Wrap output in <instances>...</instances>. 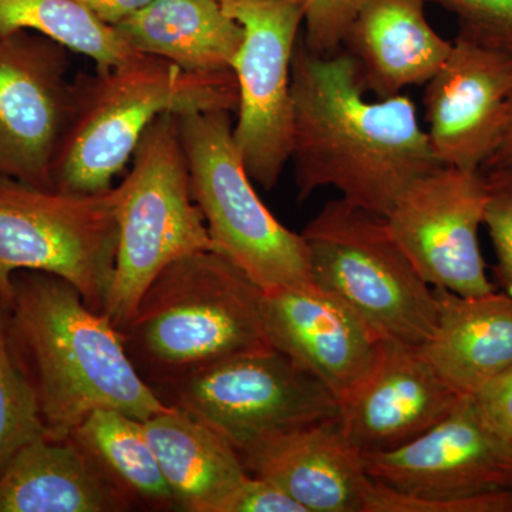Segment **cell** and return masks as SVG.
Returning a JSON list of instances; mask_svg holds the SVG:
<instances>
[{"instance_id": "ba28073f", "label": "cell", "mask_w": 512, "mask_h": 512, "mask_svg": "<svg viewBox=\"0 0 512 512\" xmlns=\"http://www.w3.org/2000/svg\"><path fill=\"white\" fill-rule=\"evenodd\" d=\"M114 187L74 194L0 175V296L6 306L19 271L57 275L104 313L116 268Z\"/></svg>"}, {"instance_id": "f1b7e54d", "label": "cell", "mask_w": 512, "mask_h": 512, "mask_svg": "<svg viewBox=\"0 0 512 512\" xmlns=\"http://www.w3.org/2000/svg\"><path fill=\"white\" fill-rule=\"evenodd\" d=\"M366 512H512V490L454 500H421L373 480Z\"/></svg>"}, {"instance_id": "8fae6325", "label": "cell", "mask_w": 512, "mask_h": 512, "mask_svg": "<svg viewBox=\"0 0 512 512\" xmlns=\"http://www.w3.org/2000/svg\"><path fill=\"white\" fill-rule=\"evenodd\" d=\"M487 185L481 171L437 168L404 190L386 220L414 269L434 289L495 291L480 248Z\"/></svg>"}, {"instance_id": "2e32d148", "label": "cell", "mask_w": 512, "mask_h": 512, "mask_svg": "<svg viewBox=\"0 0 512 512\" xmlns=\"http://www.w3.org/2000/svg\"><path fill=\"white\" fill-rule=\"evenodd\" d=\"M460 394L419 346L384 339L375 365L339 404V424L357 450L386 453L416 440L456 409Z\"/></svg>"}, {"instance_id": "f546056e", "label": "cell", "mask_w": 512, "mask_h": 512, "mask_svg": "<svg viewBox=\"0 0 512 512\" xmlns=\"http://www.w3.org/2000/svg\"><path fill=\"white\" fill-rule=\"evenodd\" d=\"M222 512H306L278 484L249 474L231 495Z\"/></svg>"}, {"instance_id": "7402d4cb", "label": "cell", "mask_w": 512, "mask_h": 512, "mask_svg": "<svg viewBox=\"0 0 512 512\" xmlns=\"http://www.w3.org/2000/svg\"><path fill=\"white\" fill-rule=\"evenodd\" d=\"M177 510L222 512L249 476L241 454L227 439L181 410L144 421Z\"/></svg>"}, {"instance_id": "cb8c5ba5", "label": "cell", "mask_w": 512, "mask_h": 512, "mask_svg": "<svg viewBox=\"0 0 512 512\" xmlns=\"http://www.w3.org/2000/svg\"><path fill=\"white\" fill-rule=\"evenodd\" d=\"M29 30L93 60L96 72L140 55L113 25L77 0H0V33Z\"/></svg>"}, {"instance_id": "e0dca14e", "label": "cell", "mask_w": 512, "mask_h": 512, "mask_svg": "<svg viewBox=\"0 0 512 512\" xmlns=\"http://www.w3.org/2000/svg\"><path fill=\"white\" fill-rule=\"evenodd\" d=\"M239 454L251 476L278 484L306 512H366L373 478L338 419L282 431Z\"/></svg>"}, {"instance_id": "484cf974", "label": "cell", "mask_w": 512, "mask_h": 512, "mask_svg": "<svg viewBox=\"0 0 512 512\" xmlns=\"http://www.w3.org/2000/svg\"><path fill=\"white\" fill-rule=\"evenodd\" d=\"M487 185L484 227L490 235L495 258L494 278L512 299V167L481 171Z\"/></svg>"}, {"instance_id": "603a6c76", "label": "cell", "mask_w": 512, "mask_h": 512, "mask_svg": "<svg viewBox=\"0 0 512 512\" xmlns=\"http://www.w3.org/2000/svg\"><path fill=\"white\" fill-rule=\"evenodd\" d=\"M69 437L134 510H177L143 420L120 410H94Z\"/></svg>"}, {"instance_id": "7c38bea8", "label": "cell", "mask_w": 512, "mask_h": 512, "mask_svg": "<svg viewBox=\"0 0 512 512\" xmlns=\"http://www.w3.org/2000/svg\"><path fill=\"white\" fill-rule=\"evenodd\" d=\"M69 50L29 30L0 33V175L43 188L70 111Z\"/></svg>"}, {"instance_id": "83f0119b", "label": "cell", "mask_w": 512, "mask_h": 512, "mask_svg": "<svg viewBox=\"0 0 512 512\" xmlns=\"http://www.w3.org/2000/svg\"><path fill=\"white\" fill-rule=\"evenodd\" d=\"M301 10L303 45L312 53L335 55L342 50L360 0H286Z\"/></svg>"}, {"instance_id": "7a4b0ae2", "label": "cell", "mask_w": 512, "mask_h": 512, "mask_svg": "<svg viewBox=\"0 0 512 512\" xmlns=\"http://www.w3.org/2000/svg\"><path fill=\"white\" fill-rule=\"evenodd\" d=\"M8 311L13 353L46 436L66 439L94 410L146 421L173 409L138 375L109 316L93 311L66 279L16 272Z\"/></svg>"}, {"instance_id": "d4e9b609", "label": "cell", "mask_w": 512, "mask_h": 512, "mask_svg": "<svg viewBox=\"0 0 512 512\" xmlns=\"http://www.w3.org/2000/svg\"><path fill=\"white\" fill-rule=\"evenodd\" d=\"M45 434L35 396L13 353L8 306L0 296V473L20 448Z\"/></svg>"}, {"instance_id": "ffe728a7", "label": "cell", "mask_w": 512, "mask_h": 512, "mask_svg": "<svg viewBox=\"0 0 512 512\" xmlns=\"http://www.w3.org/2000/svg\"><path fill=\"white\" fill-rule=\"evenodd\" d=\"M133 510L70 437H37L0 473V512Z\"/></svg>"}, {"instance_id": "6da1fadb", "label": "cell", "mask_w": 512, "mask_h": 512, "mask_svg": "<svg viewBox=\"0 0 512 512\" xmlns=\"http://www.w3.org/2000/svg\"><path fill=\"white\" fill-rule=\"evenodd\" d=\"M345 50L316 55L298 40L292 59L293 177L298 201L322 188L387 217L404 190L443 167L410 97L367 100Z\"/></svg>"}, {"instance_id": "8992f818", "label": "cell", "mask_w": 512, "mask_h": 512, "mask_svg": "<svg viewBox=\"0 0 512 512\" xmlns=\"http://www.w3.org/2000/svg\"><path fill=\"white\" fill-rule=\"evenodd\" d=\"M312 281L384 339L420 346L437 322L436 293L394 239L386 217L339 198L301 232Z\"/></svg>"}, {"instance_id": "d6a6232c", "label": "cell", "mask_w": 512, "mask_h": 512, "mask_svg": "<svg viewBox=\"0 0 512 512\" xmlns=\"http://www.w3.org/2000/svg\"><path fill=\"white\" fill-rule=\"evenodd\" d=\"M498 167H512V87L510 96H508V119L503 143H501L494 157L491 158L490 163L485 165L483 171Z\"/></svg>"}, {"instance_id": "9c48e42d", "label": "cell", "mask_w": 512, "mask_h": 512, "mask_svg": "<svg viewBox=\"0 0 512 512\" xmlns=\"http://www.w3.org/2000/svg\"><path fill=\"white\" fill-rule=\"evenodd\" d=\"M154 393L168 407L217 431L238 453L282 431L339 417V402L328 387L271 345L229 357Z\"/></svg>"}, {"instance_id": "5b68a950", "label": "cell", "mask_w": 512, "mask_h": 512, "mask_svg": "<svg viewBox=\"0 0 512 512\" xmlns=\"http://www.w3.org/2000/svg\"><path fill=\"white\" fill-rule=\"evenodd\" d=\"M131 160L126 178L114 187L119 242L104 313L117 329L133 316L165 266L194 252L215 251L204 215L192 200L175 114H161L148 126Z\"/></svg>"}, {"instance_id": "d6986e66", "label": "cell", "mask_w": 512, "mask_h": 512, "mask_svg": "<svg viewBox=\"0 0 512 512\" xmlns=\"http://www.w3.org/2000/svg\"><path fill=\"white\" fill-rule=\"evenodd\" d=\"M434 293L436 328L419 348L444 382L471 396L512 366V299L503 291Z\"/></svg>"}, {"instance_id": "4316f807", "label": "cell", "mask_w": 512, "mask_h": 512, "mask_svg": "<svg viewBox=\"0 0 512 512\" xmlns=\"http://www.w3.org/2000/svg\"><path fill=\"white\" fill-rule=\"evenodd\" d=\"M456 16L458 33L512 52V0H424Z\"/></svg>"}, {"instance_id": "4dcf8cb0", "label": "cell", "mask_w": 512, "mask_h": 512, "mask_svg": "<svg viewBox=\"0 0 512 512\" xmlns=\"http://www.w3.org/2000/svg\"><path fill=\"white\" fill-rule=\"evenodd\" d=\"M471 397L484 423L512 443V366L488 380Z\"/></svg>"}, {"instance_id": "277c9868", "label": "cell", "mask_w": 512, "mask_h": 512, "mask_svg": "<svg viewBox=\"0 0 512 512\" xmlns=\"http://www.w3.org/2000/svg\"><path fill=\"white\" fill-rule=\"evenodd\" d=\"M237 107L238 83L232 70L185 72L161 57L140 53L109 72L79 73L53 165V185L74 194L110 191L148 126L161 114L231 113Z\"/></svg>"}, {"instance_id": "4fadbf2b", "label": "cell", "mask_w": 512, "mask_h": 512, "mask_svg": "<svg viewBox=\"0 0 512 512\" xmlns=\"http://www.w3.org/2000/svg\"><path fill=\"white\" fill-rule=\"evenodd\" d=\"M363 461L377 483L421 500L512 490V443L484 423L471 396L416 440Z\"/></svg>"}, {"instance_id": "9a60e30c", "label": "cell", "mask_w": 512, "mask_h": 512, "mask_svg": "<svg viewBox=\"0 0 512 512\" xmlns=\"http://www.w3.org/2000/svg\"><path fill=\"white\" fill-rule=\"evenodd\" d=\"M269 345L308 370L339 404L367 376L384 338L359 313L315 282L264 292Z\"/></svg>"}, {"instance_id": "5bb4252c", "label": "cell", "mask_w": 512, "mask_h": 512, "mask_svg": "<svg viewBox=\"0 0 512 512\" xmlns=\"http://www.w3.org/2000/svg\"><path fill=\"white\" fill-rule=\"evenodd\" d=\"M424 86L426 133L437 161L483 171L507 128L512 52L458 33L446 62Z\"/></svg>"}, {"instance_id": "44dd1931", "label": "cell", "mask_w": 512, "mask_h": 512, "mask_svg": "<svg viewBox=\"0 0 512 512\" xmlns=\"http://www.w3.org/2000/svg\"><path fill=\"white\" fill-rule=\"evenodd\" d=\"M114 28L138 53L194 73L232 70L244 40L220 0H151Z\"/></svg>"}, {"instance_id": "1f68e13d", "label": "cell", "mask_w": 512, "mask_h": 512, "mask_svg": "<svg viewBox=\"0 0 512 512\" xmlns=\"http://www.w3.org/2000/svg\"><path fill=\"white\" fill-rule=\"evenodd\" d=\"M84 8L92 10L94 15L109 25H117L131 13L148 5L151 0H77Z\"/></svg>"}, {"instance_id": "30bf717a", "label": "cell", "mask_w": 512, "mask_h": 512, "mask_svg": "<svg viewBox=\"0 0 512 512\" xmlns=\"http://www.w3.org/2000/svg\"><path fill=\"white\" fill-rule=\"evenodd\" d=\"M244 28L232 72L238 83L235 146L252 183L274 190L291 160L292 59L303 25L286 0H220Z\"/></svg>"}, {"instance_id": "3957f363", "label": "cell", "mask_w": 512, "mask_h": 512, "mask_svg": "<svg viewBox=\"0 0 512 512\" xmlns=\"http://www.w3.org/2000/svg\"><path fill=\"white\" fill-rule=\"evenodd\" d=\"M264 292L221 252H194L165 266L117 330L138 375L161 389L269 345Z\"/></svg>"}, {"instance_id": "52a82bcc", "label": "cell", "mask_w": 512, "mask_h": 512, "mask_svg": "<svg viewBox=\"0 0 512 512\" xmlns=\"http://www.w3.org/2000/svg\"><path fill=\"white\" fill-rule=\"evenodd\" d=\"M192 200L200 207L215 251L231 259L264 291L313 282L301 234L276 220L245 170L228 111L175 114Z\"/></svg>"}, {"instance_id": "ac0fdd59", "label": "cell", "mask_w": 512, "mask_h": 512, "mask_svg": "<svg viewBox=\"0 0 512 512\" xmlns=\"http://www.w3.org/2000/svg\"><path fill=\"white\" fill-rule=\"evenodd\" d=\"M424 6V0H360L343 47L379 99L423 86L450 55L453 42L433 29Z\"/></svg>"}]
</instances>
